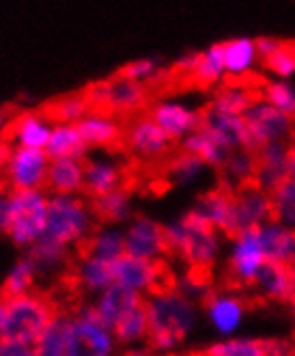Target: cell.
I'll return each instance as SVG.
<instances>
[{
    "label": "cell",
    "mask_w": 295,
    "mask_h": 356,
    "mask_svg": "<svg viewBox=\"0 0 295 356\" xmlns=\"http://www.w3.org/2000/svg\"><path fill=\"white\" fill-rule=\"evenodd\" d=\"M205 169H207V164L201 158H196L194 154L181 149L179 154H175L171 160H168V164H166V177H168V181L175 184V186H192L194 181L201 179Z\"/></svg>",
    "instance_id": "cell-30"
},
{
    "label": "cell",
    "mask_w": 295,
    "mask_h": 356,
    "mask_svg": "<svg viewBox=\"0 0 295 356\" xmlns=\"http://www.w3.org/2000/svg\"><path fill=\"white\" fill-rule=\"evenodd\" d=\"M263 99L269 102L271 106L285 111L287 115L295 117V91L287 82H265Z\"/></svg>",
    "instance_id": "cell-42"
},
{
    "label": "cell",
    "mask_w": 295,
    "mask_h": 356,
    "mask_svg": "<svg viewBox=\"0 0 295 356\" xmlns=\"http://www.w3.org/2000/svg\"><path fill=\"white\" fill-rule=\"evenodd\" d=\"M121 76L125 78H130V80H136L140 82V85H158V82L162 78H166V70L160 65V60L155 58H149V56H144V58H136V60H130L128 65H123Z\"/></svg>",
    "instance_id": "cell-36"
},
{
    "label": "cell",
    "mask_w": 295,
    "mask_h": 356,
    "mask_svg": "<svg viewBox=\"0 0 295 356\" xmlns=\"http://www.w3.org/2000/svg\"><path fill=\"white\" fill-rule=\"evenodd\" d=\"M125 253L144 259L171 257L166 225H160L149 216H134L125 227Z\"/></svg>",
    "instance_id": "cell-11"
},
{
    "label": "cell",
    "mask_w": 295,
    "mask_h": 356,
    "mask_svg": "<svg viewBox=\"0 0 295 356\" xmlns=\"http://www.w3.org/2000/svg\"><path fill=\"white\" fill-rule=\"evenodd\" d=\"M183 356H209L205 350H189V352H183Z\"/></svg>",
    "instance_id": "cell-48"
},
{
    "label": "cell",
    "mask_w": 295,
    "mask_h": 356,
    "mask_svg": "<svg viewBox=\"0 0 295 356\" xmlns=\"http://www.w3.org/2000/svg\"><path fill=\"white\" fill-rule=\"evenodd\" d=\"M97 227V216L91 201L82 195H52L48 205L46 232L41 238H48L60 246H80Z\"/></svg>",
    "instance_id": "cell-2"
},
{
    "label": "cell",
    "mask_w": 295,
    "mask_h": 356,
    "mask_svg": "<svg viewBox=\"0 0 295 356\" xmlns=\"http://www.w3.org/2000/svg\"><path fill=\"white\" fill-rule=\"evenodd\" d=\"M60 311L48 291H26L22 296L5 300V318L0 339L13 343H37Z\"/></svg>",
    "instance_id": "cell-1"
},
{
    "label": "cell",
    "mask_w": 295,
    "mask_h": 356,
    "mask_svg": "<svg viewBox=\"0 0 295 356\" xmlns=\"http://www.w3.org/2000/svg\"><path fill=\"white\" fill-rule=\"evenodd\" d=\"M149 115L160 123V128L173 138V143H181L194 130L201 128V111L187 108L175 97H160L151 104Z\"/></svg>",
    "instance_id": "cell-12"
},
{
    "label": "cell",
    "mask_w": 295,
    "mask_h": 356,
    "mask_svg": "<svg viewBox=\"0 0 295 356\" xmlns=\"http://www.w3.org/2000/svg\"><path fill=\"white\" fill-rule=\"evenodd\" d=\"M224 44V65L226 76L248 74L257 58V44L252 39H228Z\"/></svg>",
    "instance_id": "cell-31"
},
{
    "label": "cell",
    "mask_w": 295,
    "mask_h": 356,
    "mask_svg": "<svg viewBox=\"0 0 295 356\" xmlns=\"http://www.w3.org/2000/svg\"><path fill=\"white\" fill-rule=\"evenodd\" d=\"M226 76V65H224V44H214L209 46L205 52H199L196 65L189 76V85L199 89H212L214 85H220Z\"/></svg>",
    "instance_id": "cell-27"
},
{
    "label": "cell",
    "mask_w": 295,
    "mask_h": 356,
    "mask_svg": "<svg viewBox=\"0 0 295 356\" xmlns=\"http://www.w3.org/2000/svg\"><path fill=\"white\" fill-rule=\"evenodd\" d=\"M209 313H212L214 324L220 330L228 332V330H233L237 326L244 309H242V305H239V300L235 296H228V298H222L220 296L212 307H209Z\"/></svg>",
    "instance_id": "cell-40"
},
{
    "label": "cell",
    "mask_w": 295,
    "mask_h": 356,
    "mask_svg": "<svg viewBox=\"0 0 295 356\" xmlns=\"http://www.w3.org/2000/svg\"><path fill=\"white\" fill-rule=\"evenodd\" d=\"M244 147L259 152L271 140L289 138L295 130V117L261 99L244 113Z\"/></svg>",
    "instance_id": "cell-7"
},
{
    "label": "cell",
    "mask_w": 295,
    "mask_h": 356,
    "mask_svg": "<svg viewBox=\"0 0 295 356\" xmlns=\"http://www.w3.org/2000/svg\"><path fill=\"white\" fill-rule=\"evenodd\" d=\"M28 255L33 257V261L37 264L39 270H52V268H58L60 264L67 261V248L48 240V238H39L31 246Z\"/></svg>",
    "instance_id": "cell-38"
},
{
    "label": "cell",
    "mask_w": 295,
    "mask_h": 356,
    "mask_svg": "<svg viewBox=\"0 0 295 356\" xmlns=\"http://www.w3.org/2000/svg\"><path fill=\"white\" fill-rule=\"evenodd\" d=\"M69 324H71V318H65V316L56 318L52 326L44 332V337L35 343V356H60Z\"/></svg>",
    "instance_id": "cell-37"
},
{
    "label": "cell",
    "mask_w": 295,
    "mask_h": 356,
    "mask_svg": "<svg viewBox=\"0 0 295 356\" xmlns=\"http://www.w3.org/2000/svg\"><path fill=\"white\" fill-rule=\"evenodd\" d=\"M115 337L123 343L136 341L140 337H146V330H149V300L142 298L130 313L112 326Z\"/></svg>",
    "instance_id": "cell-32"
},
{
    "label": "cell",
    "mask_w": 295,
    "mask_h": 356,
    "mask_svg": "<svg viewBox=\"0 0 295 356\" xmlns=\"http://www.w3.org/2000/svg\"><path fill=\"white\" fill-rule=\"evenodd\" d=\"M128 356H144V354H140V352H132V354H128Z\"/></svg>",
    "instance_id": "cell-50"
},
{
    "label": "cell",
    "mask_w": 295,
    "mask_h": 356,
    "mask_svg": "<svg viewBox=\"0 0 295 356\" xmlns=\"http://www.w3.org/2000/svg\"><path fill=\"white\" fill-rule=\"evenodd\" d=\"M89 111H91V104L82 91V93L60 95L58 99L50 104L48 113L52 115L54 121H60V123H80Z\"/></svg>",
    "instance_id": "cell-35"
},
{
    "label": "cell",
    "mask_w": 295,
    "mask_h": 356,
    "mask_svg": "<svg viewBox=\"0 0 295 356\" xmlns=\"http://www.w3.org/2000/svg\"><path fill=\"white\" fill-rule=\"evenodd\" d=\"M3 318H5V300L0 298V332H3Z\"/></svg>",
    "instance_id": "cell-49"
},
{
    "label": "cell",
    "mask_w": 295,
    "mask_h": 356,
    "mask_svg": "<svg viewBox=\"0 0 295 356\" xmlns=\"http://www.w3.org/2000/svg\"><path fill=\"white\" fill-rule=\"evenodd\" d=\"M123 147L130 156L140 162H160L166 156H171L173 138L168 136L160 123L149 115H134L123 128Z\"/></svg>",
    "instance_id": "cell-8"
},
{
    "label": "cell",
    "mask_w": 295,
    "mask_h": 356,
    "mask_svg": "<svg viewBox=\"0 0 295 356\" xmlns=\"http://www.w3.org/2000/svg\"><path fill=\"white\" fill-rule=\"evenodd\" d=\"M271 197V222L295 227V181L285 179L269 193Z\"/></svg>",
    "instance_id": "cell-34"
},
{
    "label": "cell",
    "mask_w": 295,
    "mask_h": 356,
    "mask_svg": "<svg viewBox=\"0 0 295 356\" xmlns=\"http://www.w3.org/2000/svg\"><path fill=\"white\" fill-rule=\"evenodd\" d=\"M54 128V119L50 113L41 111H26L11 119L9 125V143L19 145V147H35L46 149Z\"/></svg>",
    "instance_id": "cell-17"
},
{
    "label": "cell",
    "mask_w": 295,
    "mask_h": 356,
    "mask_svg": "<svg viewBox=\"0 0 295 356\" xmlns=\"http://www.w3.org/2000/svg\"><path fill=\"white\" fill-rule=\"evenodd\" d=\"M46 191L52 195H82L84 158H54L50 162Z\"/></svg>",
    "instance_id": "cell-22"
},
{
    "label": "cell",
    "mask_w": 295,
    "mask_h": 356,
    "mask_svg": "<svg viewBox=\"0 0 295 356\" xmlns=\"http://www.w3.org/2000/svg\"><path fill=\"white\" fill-rule=\"evenodd\" d=\"M194 324V311L181 291L153 296L149 300V330L146 343L151 350L171 348L185 339L187 330Z\"/></svg>",
    "instance_id": "cell-4"
},
{
    "label": "cell",
    "mask_w": 295,
    "mask_h": 356,
    "mask_svg": "<svg viewBox=\"0 0 295 356\" xmlns=\"http://www.w3.org/2000/svg\"><path fill=\"white\" fill-rule=\"evenodd\" d=\"M271 222V197L259 184H248L235 191L233 203V220L226 238L237 240L246 229L255 225H269Z\"/></svg>",
    "instance_id": "cell-10"
},
{
    "label": "cell",
    "mask_w": 295,
    "mask_h": 356,
    "mask_svg": "<svg viewBox=\"0 0 295 356\" xmlns=\"http://www.w3.org/2000/svg\"><path fill=\"white\" fill-rule=\"evenodd\" d=\"M37 272H39V268L33 261V257L31 255L22 257V259H19L11 268L9 277L5 279L3 289H0V298H3V300H11L15 296H22V294H26V291H31V287L35 283V277H37Z\"/></svg>",
    "instance_id": "cell-33"
},
{
    "label": "cell",
    "mask_w": 295,
    "mask_h": 356,
    "mask_svg": "<svg viewBox=\"0 0 295 356\" xmlns=\"http://www.w3.org/2000/svg\"><path fill=\"white\" fill-rule=\"evenodd\" d=\"M0 356H35V350H31L26 343H13L7 339H0Z\"/></svg>",
    "instance_id": "cell-43"
},
{
    "label": "cell",
    "mask_w": 295,
    "mask_h": 356,
    "mask_svg": "<svg viewBox=\"0 0 295 356\" xmlns=\"http://www.w3.org/2000/svg\"><path fill=\"white\" fill-rule=\"evenodd\" d=\"M263 67L269 74H276L280 78H289L295 74V41H280V46L269 56L261 58Z\"/></svg>",
    "instance_id": "cell-39"
},
{
    "label": "cell",
    "mask_w": 295,
    "mask_h": 356,
    "mask_svg": "<svg viewBox=\"0 0 295 356\" xmlns=\"http://www.w3.org/2000/svg\"><path fill=\"white\" fill-rule=\"evenodd\" d=\"M142 298L144 296L138 289H132L128 285L112 283L110 287H106L97 302V311H99L103 326H115L125 313H130Z\"/></svg>",
    "instance_id": "cell-23"
},
{
    "label": "cell",
    "mask_w": 295,
    "mask_h": 356,
    "mask_svg": "<svg viewBox=\"0 0 295 356\" xmlns=\"http://www.w3.org/2000/svg\"><path fill=\"white\" fill-rule=\"evenodd\" d=\"M91 147L84 140L78 123H60L54 121L50 140L46 145L48 156L54 158H84Z\"/></svg>",
    "instance_id": "cell-26"
},
{
    "label": "cell",
    "mask_w": 295,
    "mask_h": 356,
    "mask_svg": "<svg viewBox=\"0 0 295 356\" xmlns=\"http://www.w3.org/2000/svg\"><path fill=\"white\" fill-rule=\"evenodd\" d=\"M91 205H93V212H95L97 220H101V222L121 225L125 220L134 218V199H132V193L128 186H121L106 195L93 197Z\"/></svg>",
    "instance_id": "cell-24"
},
{
    "label": "cell",
    "mask_w": 295,
    "mask_h": 356,
    "mask_svg": "<svg viewBox=\"0 0 295 356\" xmlns=\"http://www.w3.org/2000/svg\"><path fill=\"white\" fill-rule=\"evenodd\" d=\"M11 191H3L0 188V234H7L9 220H11V201H9Z\"/></svg>",
    "instance_id": "cell-44"
},
{
    "label": "cell",
    "mask_w": 295,
    "mask_h": 356,
    "mask_svg": "<svg viewBox=\"0 0 295 356\" xmlns=\"http://www.w3.org/2000/svg\"><path fill=\"white\" fill-rule=\"evenodd\" d=\"M125 186V166L110 154L84 160V193L91 199Z\"/></svg>",
    "instance_id": "cell-15"
},
{
    "label": "cell",
    "mask_w": 295,
    "mask_h": 356,
    "mask_svg": "<svg viewBox=\"0 0 295 356\" xmlns=\"http://www.w3.org/2000/svg\"><path fill=\"white\" fill-rule=\"evenodd\" d=\"M110 339L103 326L76 318L69 328L60 356H108Z\"/></svg>",
    "instance_id": "cell-14"
},
{
    "label": "cell",
    "mask_w": 295,
    "mask_h": 356,
    "mask_svg": "<svg viewBox=\"0 0 295 356\" xmlns=\"http://www.w3.org/2000/svg\"><path fill=\"white\" fill-rule=\"evenodd\" d=\"M84 95H87L91 108H103L119 117H134L149 102V87L117 74L112 78L91 82L84 89Z\"/></svg>",
    "instance_id": "cell-6"
},
{
    "label": "cell",
    "mask_w": 295,
    "mask_h": 356,
    "mask_svg": "<svg viewBox=\"0 0 295 356\" xmlns=\"http://www.w3.org/2000/svg\"><path fill=\"white\" fill-rule=\"evenodd\" d=\"M255 152L246 147L233 149L220 166V186L228 188V191H239V188L255 181Z\"/></svg>",
    "instance_id": "cell-25"
},
{
    "label": "cell",
    "mask_w": 295,
    "mask_h": 356,
    "mask_svg": "<svg viewBox=\"0 0 295 356\" xmlns=\"http://www.w3.org/2000/svg\"><path fill=\"white\" fill-rule=\"evenodd\" d=\"M257 291L273 305H289L295 294V268L283 259L265 257L257 270Z\"/></svg>",
    "instance_id": "cell-13"
},
{
    "label": "cell",
    "mask_w": 295,
    "mask_h": 356,
    "mask_svg": "<svg viewBox=\"0 0 295 356\" xmlns=\"http://www.w3.org/2000/svg\"><path fill=\"white\" fill-rule=\"evenodd\" d=\"M171 257H181L187 266H214L218 255V229L189 209L179 220L166 225Z\"/></svg>",
    "instance_id": "cell-3"
},
{
    "label": "cell",
    "mask_w": 295,
    "mask_h": 356,
    "mask_svg": "<svg viewBox=\"0 0 295 356\" xmlns=\"http://www.w3.org/2000/svg\"><path fill=\"white\" fill-rule=\"evenodd\" d=\"M233 203H235V193L224 186H218L214 191L203 193L192 209L205 220L212 222L220 234L226 236L230 229V220H233Z\"/></svg>",
    "instance_id": "cell-20"
},
{
    "label": "cell",
    "mask_w": 295,
    "mask_h": 356,
    "mask_svg": "<svg viewBox=\"0 0 295 356\" xmlns=\"http://www.w3.org/2000/svg\"><path fill=\"white\" fill-rule=\"evenodd\" d=\"M209 356H267L265 339H235L205 350Z\"/></svg>",
    "instance_id": "cell-41"
},
{
    "label": "cell",
    "mask_w": 295,
    "mask_h": 356,
    "mask_svg": "<svg viewBox=\"0 0 295 356\" xmlns=\"http://www.w3.org/2000/svg\"><path fill=\"white\" fill-rule=\"evenodd\" d=\"M287 169H289V179L295 181V130L287 138Z\"/></svg>",
    "instance_id": "cell-45"
},
{
    "label": "cell",
    "mask_w": 295,
    "mask_h": 356,
    "mask_svg": "<svg viewBox=\"0 0 295 356\" xmlns=\"http://www.w3.org/2000/svg\"><path fill=\"white\" fill-rule=\"evenodd\" d=\"M255 181L263 191L271 193L285 179H289L287 169V138L271 140L259 152H255Z\"/></svg>",
    "instance_id": "cell-18"
},
{
    "label": "cell",
    "mask_w": 295,
    "mask_h": 356,
    "mask_svg": "<svg viewBox=\"0 0 295 356\" xmlns=\"http://www.w3.org/2000/svg\"><path fill=\"white\" fill-rule=\"evenodd\" d=\"M9 201H11V220L5 236L19 248H31L46 232L50 193L46 188H37V191H11Z\"/></svg>",
    "instance_id": "cell-5"
},
{
    "label": "cell",
    "mask_w": 295,
    "mask_h": 356,
    "mask_svg": "<svg viewBox=\"0 0 295 356\" xmlns=\"http://www.w3.org/2000/svg\"><path fill=\"white\" fill-rule=\"evenodd\" d=\"M11 147H13V145L9 143V138H0V177H3V171H5V166H7Z\"/></svg>",
    "instance_id": "cell-46"
},
{
    "label": "cell",
    "mask_w": 295,
    "mask_h": 356,
    "mask_svg": "<svg viewBox=\"0 0 295 356\" xmlns=\"http://www.w3.org/2000/svg\"><path fill=\"white\" fill-rule=\"evenodd\" d=\"M11 125V117L5 108H0V132H7Z\"/></svg>",
    "instance_id": "cell-47"
},
{
    "label": "cell",
    "mask_w": 295,
    "mask_h": 356,
    "mask_svg": "<svg viewBox=\"0 0 295 356\" xmlns=\"http://www.w3.org/2000/svg\"><path fill=\"white\" fill-rule=\"evenodd\" d=\"M78 128L91 149H110L123 140L125 123H121L119 115L110 111L91 108L78 123Z\"/></svg>",
    "instance_id": "cell-16"
},
{
    "label": "cell",
    "mask_w": 295,
    "mask_h": 356,
    "mask_svg": "<svg viewBox=\"0 0 295 356\" xmlns=\"http://www.w3.org/2000/svg\"><path fill=\"white\" fill-rule=\"evenodd\" d=\"M80 255H93L115 261L125 255V229L115 222H101L93 229V234L80 246Z\"/></svg>",
    "instance_id": "cell-21"
},
{
    "label": "cell",
    "mask_w": 295,
    "mask_h": 356,
    "mask_svg": "<svg viewBox=\"0 0 295 356\" xmlns=\"http://www.w3.org/2000/svg\"><path fill=\"white\" fill-rule=\"evenodd\" d=\"M50 162L52 158L48 156L46 149L13 145L7 166L3 171V184L9 191H37V188H46Z\"/></svg>",
    "instance_id": "cell-9"
},
{
    "label": "cell",
    "mask_w": 295,
    "mask_h": 356,
    "mask_svg": "<svg viewBox=\"0 0 295 356\" xmlns=\"http://www.w3.org/2000/svg\"><path fill=\"white\" fill-rule=\"evenodd\" d=\"M74 272L87 291H99V289H106L115 283V264L108 259H101V257L78 255Z\"/></svg>",
    "instance_id": "cell-28"
},
{
    "label": "cell",
    "mask_w": 295,
    "mask_h": 356,
    "mask_svg": "<svg viewBox=\"0 0 295 356\" xmlns=\"http://www.w3.org/2000/svg\"><path fill=\"white\" fill-rule=\"evenodd\" d=\"M201 128L212 132L228 149L244 147V117L224 113L218 106H214L212 102L201 108Z\"/></svg>",
    "instance_id": "cell-19"
},
{
    "label": "cell",
    "mask_w": 295,
    "mask_h": 356,
    "mask_svg": "<svg viewBox=\"0 0 295 356\" xmlns=\"http://www.w3.org/2000/svg\"><path fill=\"white\" fill-rule=\"evenodd\" d=\"M181 149L194 154L207 166H214V169H220L222 162L226 160V156L233 152V149L224 147V145L212 132H207L205 128H199V130H194L189 136H185L181 140Z\"/></svg>",
    "instance_id": "cell-29"
}]
</instances>
